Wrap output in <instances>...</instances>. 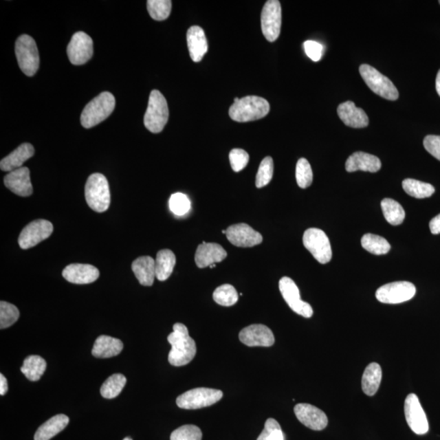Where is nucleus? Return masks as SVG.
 Masks as SVG:
<instances>
[{
  "label": "nucleus",
  "mask_w": 440,
  "mask_h": 440,
  "mask_svg": "<svg viewBox=\"0 0 440 440\" xmlns=\"http://www.w3.org/2000/svg\"><path fill=\"white\" fill-rule=\"evenodd\" d=\"M167 340L171 346L168 362L176 367L184 366L192 362L197 353L196 342L189 336L188 329L182 323H176L173 332Z\"/></svg>",
  "instance_id": "nucleus-1"
},
{
  "label": "nucleus",
  "mask_w": 440,
  "mask_h": 440,
  "mask_svg": "<svg viewBox=\"0 0 440 440\" xmlns=\"http://www.w3.org/2000/svg\"><path fill=\"white\" fill-rule=\"evenodd\" d=\"M270 111L267 100L256 96H248L240 99L230 109V116L233 121L248 122L261 120Z\"/></svg>",
  "instance_id": "nucleus-2"
},
{
  "label": "nucleus",
  "mask_w": 440,
  "mask_h": 440,
  "mask_svg": "<svg viewBox=\"0 0 440 440\" xmlns=\"http://www.w3.org/2000/svg\"><path fill=\"white\" fill-rule=\"evenodd\" d=\"M116 98L110 92L104 91L88 103L81 114V124L89 129L107 120L116 108Z\"/></svg>",
  "instance_id": "nucleus-3"
},
{
  "label": "nucleus",
  "mask_w": 440,
  "mask_h": 440,
  "mask_svg": "<svg viewBox=\"0 0 440 440\" xmlns=\"http://www.w3.org/2000/svg\"><path fill=\"white\" fill-rule=\"evenodd\" d=\"M85 197L88 206L96 212L103 213L109 209L110 192L108 180L104 175L94 173L88 177Z\"/></svg>",
  "instance_id": "nucleus-4"
},
{
  "label": "nucleus",
  "mask_w": 440,
  "mask_h": 440,
  "mask_svg": "<svg viewBox=\"0 0 440 440\" xmlns=\"http://www.w3.org/2000/svg\"><path fill=\"white\" fill-rule=\"evenodd\" d=\"M168 118L169 109L166 98L160 91L153 90L144 114L145 127L152 133H160L168 122Z\"/></svg>",
  "instance_id": "nucleus-5"
},
{
  "label": "nucleus",
  "mask_w": 440,
  "mask_h": 440,
  "mask_svg": "<svg viewBox=\"0 0 440 440\" xmlns=\"http://www.w3.org/2000/svg\"><path fill=\"white\" fill-rule=\"evenodd\" d=\"M15 52L21 72L32 77L39 67V54L36 43L28 34L21 35L16 39Z\"/></svg>",
  "instance_id": "nucleus-6"
},
{
  "label": "nucleus",
  "mask_w": 440,
  "mask_h": 440,
  "mask_svg": "<svg viewBox=\"0 0 440 440\" xmlns=\"http://www.w3.org/2000/svg\"><path fill=\"white\" fill-rule=\"evenodd\" d=\"M360 73L365 83L374 94L388 100H396L399 98V91L393 82L373 66L366 64L360 65Z\"/></svg>",
  "instance_id": "nucleus-7"
},
{
  "label": "nucleus",
  "mask_w": 440,
  "mask_h": 440,
  "mask_svg": "<svg viewBox=\"0 0 440 440\" xmlns=\"http://www.w3.org/2000/svg\"><path fill=\"white\" fill-rule=\"evenodd\" d=\"M222 397L221 390L199 387L180 395L176 399V404L183 409H198L213 406Z\"/></svg>",
  "instance_id": "nucleus-8"
},
{
  "label": "nucleus",
  "mask_w": 440,
  "mask_h": 440,
  "mask_svg": "<svg viewBox=\"0 0 440 440\" xmlns=\"http://www.w3.org/2000/svg\"><path fill=\"white\" fill-rule=\"evenodd\" d=\"M302 241L305 248L320 263L325 264L331 261V245L324 231L319 228H309L303 234Z\"/></svg>",
  "instance_id": "nucleus-9"
},
{
  "label": "nucleus",
  "mask_w": 440,
  "mask_h": 440,
  "mask_svg": "<svg viewBox=\"0 0 440 440\" xmlns=\"http://www.w3.org/2000/svg\"><path fill=\"white\" fill-rule=\"evenodd\" d=\"M415 285L408 281H396L381 286L377 290L378 301L387 305H398L410 300L416 294Z\"/></svg>",
  "instance_id": "nucleus-10"
},
{
  "label": "nucleus",
  "mask_w": 440,
  "mask_h": 440,
  "mask_svg": "<svg viewBox=\"0 0 440 440\" xmlns=\"http://www.w3.org/2000/svg\"><path fill=\"white\" fill-rule=\"evenodd\" d=\"M261 28L267 41L275 42L278 38L281 28V6L277 0L267 1L261 13Z\"/></svg>",
  "instance_id": "nucleus-11"
},
{
  "label": "nucleus",
  "mask_w": 440,
  "mask_h": 440,
  "mask_svg": "<svg viewBox=\"0 0 440 440\" xmlns=\"http://www.w3.org/2000/svg\"><path fill=\"white\" fill-rule=\"evenodd\" d=\"M281 294L292 310L305 318H311L314 309L309 303L302 301L297 285L289 277L284 276L279 281Z\"/></svg>",
  "instance_id": "nucleus-12"
},
{
  "label": "nucleus",
  "mask_w": 440,
  "mask_h": 440,
  "mask_svg": "<svg viewBox=\"0 0 440 440\" xmlns=\"http://www.w3.org/2000/svg\"><path fill=\"white\" fill-rule=\"evenodd\" d=\"M54 226L45 219H36L21 231L19 239L20 248L28 250L41 243L52 235Z\"/></svg>",
  "instance_id": "nucleus-13"
},
{
  "label": "nucleus",
  "mask_w": 440,
  "mask_h": 440,
  "mask_svg": "<svg viewBox=\"0 0 440 440\" xmlns=\"http://www.w3.org/2000/svg\"><path fill=\"white\" fill-rule=\"evenodd\" d=\"M404 415L407 424L417 434L422 435L428 432L429 422L426 412L421 406L419 399L415 394H409L404 402Z\"/></svg>",
  "instance_id": "nucleus-14"
},
{
  "label": "nucleus",
  "mask_w": 440,
  "mask_h": 440,
  "mask_svg": "<svg viewBox=\"0 0 440 440\" xmlns=\"http://www.w3.org/2000/svg\"><path fill=\"white\" fill-rule=\"evenodd\" d=\"M67 54L74 65L87 63L94 56V41L89 35L82 32L74 34L69 43Z\"/></svg>",
  "instance_id": "nucleus-15"
},
{
  "label": "nucleus",
  "mask_w": 440,
  "mask_h": 440,
  "mask_svg": "<svg viewBox=\"0 0 440 440\" xmlns=\"http://www.w3.org/2000/svg\"><path fill=\"white\" fill-rule=\"evenodd\" d=\"M228 241L237 248H253L262 243L263 236L246 223H237L228 227L226 230Z\"/></svg>",
  "instance_id": "nucleus-16"
},
{
  "label": "nucleus",
  "mask_w": 440,
  "mask_h": 440,
  "mask_svg": "<svg viewBox=\"0 0 440 440\" xmlns=\"http://www.w3.org/2000/svg\"><path fill=\"white\" fill-rule=\"evenodd\" d=\"M239 340L245 345L270 347L274 344L275 337L272 330L266 325L255 324L242 329L239 333Z\"/></svg>",
  "instance_id": "nucleus-17"
},
{
  "label": "nucleus",
  "mask_w": 440,
  "mask_h": 440,
  "mask_svg": "<svg viewBox=\"0 0 440 440\" xmlns=\"http://www.w3.org/2000/svg\"><path fill=\"white\" fill-rule=\"evenodd\" d=\"M298 420L307 428L314 430H322L328 425L327 415L320 408L309 404H298L294 408Z\"/></svg>",
  "instance_id": "nucleus-18"
},
{
  "label": "nucleus",
  "mask_w": 440,
  "mask_h": 440,
  "mask_svg": "<svg viewBox=\"0 0 440 440\" xmlns=\"http://www.w3.org/2000/svg\"><path fill=\"white\" fill-rule=\"evenodd\" d=\"M63 276L70 283L85 285L98 280L100 272L91 264L72 263L65 268Z\"/></svg>",
  "instance_id": "nucleus-19"
},
{
  "label": "nucleus",
  "mask_w": 440,
  "mask_h": 440,
  "mask_svg": "<svg viewBox=\"0 0 440 440\" xmlns=\"http://www.w3.org/2000/svg\"><path fill=\"white\" fill-rule=\"evenodd\" d=\"M3 180L6 186L16 195L29 197L33 193L30 170L28 167L23 166L20 169L11 171Z\"/></svg>",
  "instance_id": "nucleus-20"
},
{
  "label": "nucleus",
  "mask_w": 440,
  "mask_h": 440,
  "mask_svg": "<svg viewBox=\"0 0 440 440\" xmlns=\"http://www.w3.org/2000/svg\"><path fill=\"white\" fill-rule=\"evenodd\" d=\"M338 117L347 126L352 129H364L368 125V118L362 109L356 107L352 101H346L338 105Z\"/></svg>",
  "instance_id": "nucleus-21"
},
{
  "label": "nucleus",
  "mask_w": 440,
  "mask_h": 440,
  "mask_svg": "<svg viewBox=\"0 0 440 440\" xmlns=\"http://www.w3.org/2000/svg\"><path fill=\"white\" fill-rule=\"evenodd\" d=\"M227 252L217 243H206L204 241L198 245L195 254L197 266L200 268L210 267L222 262L227 257Z\"/></svg>",
  "instance_id": "nucleus-22"
},
{
  "label": "nucleus",
  "mask_w": 440,
  "mask_h": 440,
  "mask_svg": "<svg viewBox=\"0 0 440 440\" xmlns=\"http://www.w3.org/2000/svg\"><path fill=\"white\" fill-rule=\"evenodd\" d=\"M187 43L189 54L195 63H200L208 51V39L204 29L193 25L187 32Z\"/></svg>",
  "instance_id": "nucleus-23"
},
{
  "label": "nucleus",
  "mask_w": 440,
  "mask_h": 440,
  "mask_svg": "<svg viewBox=\"0 0 440 440\" xmlns=\"http://www.w3.org/2000/svg\"><path fill=\"white\" fill-rule=\"evenodd\" d=\"M345 166L347 173L363 170L375 173L381 169L382 162L380 158L372 154L355 152L347 158Z\"/></svg>",
  "instance_id": "nucleus-24"
},
{
  "label": "nucleus",
  "mask_w": 440,
  "mask_h": 440,
  "mask_svg": "<svg viewBox=\"0 0 440 440\" xmlns=\"http://www.w3.org/2000/svg\"><path fill=\"white\" fill-rule=\"evenodd\" d=\"M34 154V148L32 144L24 143L12 152L10 155L3 158L0 162V168L3 171L11 173V171L20 169L23 167L25 162L32 157Z\"/></svg>",
  "instance_id": "nucleus-25"
},
{
  "label": "nucleus",
  "mask_w": 440,
  "mask_h": 440,
  "mask_svg": "<svg viewBox=\"0 0 440 440\" xmlns=\"http://www.w3.org/2000/svg\"><path fill=\"white\" fill-rule=\"evenodd\" d=\"M132 271L140 285L151 286L156 277L155 261L151 256H142L136 258L132 263Z\"/></svg>",
  "instance_id": "nucleus-26"
},
{
  "label": "nucleus",
  "mask_w": 440,
  "mask_h": 440,
  "mask_svg": "<svg viewBox=\"0 0 440 440\" xmlns=\"http://www.w3.org/2000/svg\"><path fill=\"white\" fill-rule=\"evenodd\" d=\"M123 343L118 338L101 336L96 338L91 353L96 358H111L121 353Z\"/></svg>",
  "instance_id": "nucleus-27"
},
{
  "label": "nucleus",
  "mask_w": 440,
  "mask_h": 440,
  "mask_svg": "<svg viewBox=\"0 0 440 440\" xmlns=\"http://www.w3.org/2000/svg\"><path fill=\"white\" fill-rule=\"evenodd\" d=\"M69 418L64 415H58L50 418L39 426L34 434V440H50L56 437L68 426Z\"/></svg>",
  "instance_id": "nucleus-28"
},
{
  "label": "nucleus",
  "mask_w": 440,
  "mask_h": 440,
  "mask_svg": "<svg viewBox=\"0 0 440 440\" xmlns=\"http://www.w3.org/2000/svg\"><path fill=\"white\" fill-rule=\"evenodd\" d=\"M382 368L377 363H371L364 369L362 377V390L365 395L373 396L377 393L382 382Z\"/></svg>",
  "instance_id": "nucleus-29"
},
{
  "label": "nucleus",
  "mask_w": 440,
  "mask_h": 440,
  "mask_svg": "<svg viewBox=\"0 0 440 440\" xmlns=\"http://www.w3.org/2000/svg\"><path fill=\"white\" fill-rule=\"evenodd\" d=\"M176 263L175 254L170 250L158 252L155 259L156 278L164 281L173 274Z\"/></svg>",
  "instance_id": "nucleus-30"
},
{
  "label": "nucleus",
  "mask_w": 440,
  "mask_h": 440,
  "mask_svg": "<svg viewBox=\"0 0 440 440\" xmlns=\"http://www.w3.org/2000/svg\"><path fill=\"white\" fill-rule=\"evenodd\" d=\"M46 368V360L41 356L30 355L24 360L21 371L30 381L36 382L41 380Z\"/></svg>",
  "instance_id": "nucleus-31"
},
{
  "label": "nucleus",
  "mask_w": 440,
  "mask_h": 440,
  "mask_svg": "<svg viewBox=\"0 0 440 440\" xmlns=\"http://www.w3.org/2000/svg\"><path fill=\"white\" fill-rule=\"evenodd\" d=\"M381 208L386 221L390 223L391 226H399L406 219V211H404L402 206L399 202L390 199V198H385V199L382 200Z\"/></svg>",
  "instance_id": "nucleus-32"
},
{
  "label": "nucleus",
  "mask_w": 440,
  "mask_h": 440,
  "mask_svg": "<svg viewBox=\"0 0 440 440\" xmlns=\"http://www.w3.org/2000/svg\"><path fill=\"white\" fill-rule=\"evenodd\" d=\"M402 186L404 190L409 196L418 198V199L430 197L434 195L435 191L434 186L431 184L413 179H404Z\"/></svg>",
  "instance_id": "nucleus-33"
},
{
  "label": "nucleus",
  "mask_w": 440,
  "mask_h": 440,
  "mask_svg": "<svg viewBox=\"0 0 440 440\" xmlns=\"http://www.w3.org/2000/svg\"><path fill=\"white\" fill-rule=\"evenodd\" d=\"M126 384V378L121 373L113 374L101 386L100 394L105 399L116 398Z\"/></svg>",
  "instance_id": "nucleus-34"
},
{
  "label": "nucleus",
  "mask_w": 440,
  "mask_h": 440,
  "mask_svg": "<svg viewBox=\"0 0 440 440\" xmlns=\"http://www.w3.org/2000/svg\"><path fill=\"white\" fill-rule=\"evenodd\" d=\"M362 248L368 252L382 255L390 252V245L384 237L367 233L362 239Z\"/></svg>",
  "instance_id": "nucleus-35"
},
{
  "label": "nucleus",
  "mask_w": 440,
  "mask_h": 440,
  "mask_svg": "<svg viewBox=\"0 0 440 440\" xmlns=\"http://www.w3.org/2000/svg\"><path fill=\"white\" fill-rule=\"evenodd\" d=\"M213 298L215 302L223 307H231L239 301V294L230 284L222 285L214 290Z\"/></svg>",
  "instance_id": "nucleus-36"
},
{
  "label": "nucleus",
  "mask_w": 440,
  "mask_h": 440,
  "mask_svg": "<svg viewBox=\"0 0 440 440\" xmlns=\"http://www.w3.org/2000/svg\"><path fill=\"white\" fill-rule=\"evenodd\" d=\"M173 2L170 0H148L147 8L153 20L164 21L168 19Z\"/></svg>",
  "instance_id": "nucleus-37"
},
{
  "label": "nucleus",
  "mask_w": 440,
  "mask_h": 440,
  "mask_svg": "<svg viewBox=\"0 0 440 440\" xmlns=\"http://www.w3.org/2000/svg\"><path fill=\"white\" fill-rule=\"evenodd\" d=\"M19 308L10 302H0V328L1 329L12 327L19 319Z\"/></svg>",
  "instance_id": "nucleus-38"
},
{
  "label": "nucleus",
  "mask_w": 440,
  "mask_h": 440,
  "mask_svg": "<svg viewBox=\"0 0 440 440\" xmlns=\"http://www.w3.org/2000/svg\"><path fill=\"white\" fill-rule=\"evenodd\" d=\"M297 184L301 188H307L312 184L314 173L309 162L306 158H300L296 165Z\"/></svg>",
  "instance_id": "nucleus-39"
},
{
  "label": "nucleus",
  "mask_w": 440,
  "mask_h": 440,
  "mask_svg": "<svg viewBox=\"0 0 440 440\" xmlns=\"http://www.w3.org/2000/svg\"><path fill=\"white\" fill-rule=\"evenodd\" d=\"M274 160L271 157H267L261 162L256 175V187L261 188L265 187L271 182L274 176Z\"/></svg>",
  "instance_id": "nucleus-40"
},
{
  "label": "nucleus",
  "mask_w": 440,
  "mask_h": 440,
  "mask_svg": "<svg viewBox=\"0 0 440 440\" xmlns=\"http://www.w3.org/2000/svg\"><path fill=\"white\" fill-rule=\"evenodd\" d=\"M257 440H285V434L278 421L274 418H268Z\"/></svg>",
  "instance_id": "nucleus-41"
},
{
  "label": "nucleus",
  "mask_w": 440,
  "mask_h": 440,
  "mask_svg": "<svg viewBox=\"0 0 440 440\" xmlns=\"http://www.w3.org/2000/svg\"><path fill=\"white\" fill-rule=\"evenodd\" d=\"M201 430L195 425H184L170 434V440H201Z\"/></svg>",
  "instance_id": "nucleus-42"
},
{
  "label": "nucleus",
  "mask_w": 440,
  "mask_h": 440,
  "mask_svg": "<svg viewBox=\"0 0 440 440\" xmlns=\"http://www.w3.org/2000/svg\"><path fill=\"white\" fill-rule=\"evenodd\" d=\"M169 206L170 210L178 217H182V215L188 213L191 208L190 201H189L188 197L182 192H176L171 195Z\"/></svg>",
  "instance_id": "nucleus-43"
},
{
  "label": "nucleus",
  "mask_w": 440,
  "mask_h": 440,
  "mask_svg": "<svg viewBox=\"0 0 440 440\" xmlns=\"http://www.w3.org/2000/svg\"><path fill=\"white\" fill-rule=\"evenodd\" d=\"M250 157L248 152L241 148H234L230 153V161L232 168L235 173L243 170L249 162Z\"/></svg>",
  "instance_id": "nucleus-44"
},
{
  "label": "nucleus",
  "mask_w": 440,
  "mask_h": 440,
  "mask_svg": "<svg viewBox=\"0 0 440 440\" xmlns=\"http://www.w3.org/2000/svg\"><path fill=\"white\" fill-rule=\"evenodd\" d=\"M306 54L315 63H318L323 55L324 47L322 44L316 41H308L303 43Z\"/></svg>",
  "instance_id": "nucleus-45"
},
{
  "label": "nucleus",
  "mask_w": 440,
  "mask_h": 440,
  "mask_svg": "<svg viewBox=\"0 0 440 440\" xmlns=\"http://www.w3.org/2000/svg\"><path fill=\"white\" fill-rule=\"evenodd\" d=\"M424 144L426 151L440 161V135L426 136Z\"/></svg>",
  "instance_id": "nucleus-46"
},
{
  "label": "nucleus",
  "mask_w": 440,
  "mask_h": 440,
  "mask_svg": "<svg viewBox=\"0 0 440 440\" xmlns=\"http://www.w3.org/2000/svg\"><path fill=\"white\" fill-rule=\"evenodd\" d=\"M430 230L434 235L440 234V214L430 220Z\"/></svg>",
  "instance_id": "nucleus-47"
},
{
  "label": "nucleus",
  "mask_w": 440,
  "mask_h": 440,
  "mask_svg": "<svg viewBox=\"0 0 440 440\" xmlns=\"http://www.w3.org/2000/svg\"><path fill=\"white\" fill-rule=\"evenodd\" d=\"M8 389V381L6 377L0 374V395H4L7 393Z\"/></svg>",
  "instance_id": "nucleus-48"
},
{
  "label": "nucleus",
  "mask_w": 440,
  "mask_h": 440,
  "mask_svg": "<svg viewBox=\"0 0 440 440\" xmlns=\"http://www.w3.org/2000/svg\"><path fill=\"white\" fill-rule=\"evenodd\" d=\"M435 86H437V91L438 92L439 96H440V69L437 74V82H435Z\"/></svg>",
  "instance_id": "nucleus-49"
},
{
  "label": "nucleus",
  "mask_w": 440,
  "mask_h": 440,
  "mask_svg": "<svg viewBox=\"0 0 440 440\" xmlns=\"http://www.w3.org/2000/svg\"><path fill=\"white\" fill-rule=\"evenodd\" d=\"M217 267V265H215V263H214V264H212V265H210V268H214V267Z\"/></svg>",
  "instance_id": "nucleus-50"
},
{
  "label": "nucleus",
  "mask_w": 440,
  "mask_h": 440,
  "mask_svg": "<svg viewBox=\"0 0 440 440\" xmlns=\"http://www.w3.org/2000/svg\"><path fill=\"white\" fill-rule=\"evenodd\" d=\"M123 440H132V439H131V438H129V437H126V438H125V439H123Z\"/></svg>",
  "instance_id": "nucleus-51"
},
{
  "label": "nucleus",
  "mask_w": 440,
  "mask_h": 440,
  "mask_svg": "<svg viewBox=\"0 0 440 440\" xmlns=\"http://www.w3.org/2000/svg\"><path fill=\"white\" fill-rule=\"evenodd\" d=\"M222 233H223V234H226V230H223Z\"/></svg>",
  "instance_id": "nucleus-52"
},
{
  "label": "nucleus",
  "mask_w": 440,
  "mask_h": 440,
  "mask_svg": "<svg viewBox=\"0 0 440 440\" xmlns=\"http://www.w3.org/2000/svg\"><path fill=\"white\" fill-rule=\"evenodd\" d=\"M439 3H440V1H439Z\"/></svg>",
  "instance_id": "nucleus-53"
}]
</instances>
